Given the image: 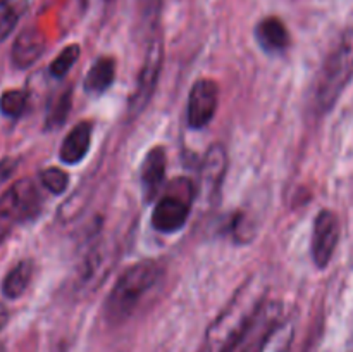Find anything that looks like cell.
Here are the masks:
<instances>
[{
	"label": "cell",
	"instance_id": "cell-1",
	"mask_svg": "<svg viewBox=\"0 0 353 352\" xmlns=\"http://www.w3.org/2000/svg\"><path fill=\"white\" fill-rule=\"evenodd\" d=\"M264 302L265 286L250 278L238 289L223 313L209 326L205 333V352L240 351L255 330Z\"/></svg>",
	"mask_w": 353,
	"mask_h": 352
},
{
	"label": "cell",
	"instance_id": "cell-2",
	"mask_svg": "<svg viewBox=\"0 0 353 352\" xmlns=\"http://www.w3.org/2000/svg\"><path fill=\"white\" fill-rule=\"evenodd\" d=\"M353 78V24L338 37L314 81V109L326 114L336 106Z\"/></svg>",
	"mask_w": 353,
	"mask_h": 352
},
{
	"label": "cell",
	"instance_id": "cell-3",
	"mask_svg": "<svg viewBox=\"0 0 353 352\" xmlns=\"http://www.w3.org/2000/svg\"><path fill=\"white\" fill-rule=\"evenodd\" d=\"M161 264L154 259H143L130 266L117 278L105 302V320L112 324L124 323L145 295L161 278Z\"/></svg>",
	"mask_w": 353,
	"mask_h": 352
},
{
	"label": "cell",
	"instance_id": "cell-4",
	"mask_svg": "<svg viewBox=\"0 0 353 352\" xmlns=\"http://www.w3.org/2000/svg\"><path fill=\"white\" fill-rule=\"evenodd\" d=\"M41 197L31 179H19L0 195V245L17 224L40 213Z\"/></svg>",
	"mask_w": 353,
	"mask_h": 352
},
{
	"label": "cell",
	"instance_id": "cell-5",
	"mask_svg": "<svg viewBox=\"0 0 353 352\" xmlns=\"http://www.w3.org/2000/svg\"><path fill=\"white\" fill-rule=\"evenodd\" d=\"M162 62H164V45H162V38L157 35L148 43L143 64H141L140 72H138L137 86H134L130 106H128L131 116L140 114L148 104V100L152 99V93L157 86L159 76H161L162 71Z\"/></svg>",
	"mask_w": 353,
	"mask_h": 352
},
{
	"label": "cell",
	"instance_id": "cell-6",
	"mask_svg": "<svg viewBox=\"0 0 353 352\" xmlns=\"http://www.w3.org/2000/svg\"><path fill=\"white\" fill-rule=\"evenodd\" d=\"M340 237L341 226L338 214L331 209L319 211L314 219L312 242H310V254L317 268L324 269L330 266L340 244Z\"/></svg>",
	"mask_w": 353,
	"mask_h": 352
},
{
	"label": "cell",
	"instance_id": "cell-7",
	"mask_svg": "<svg viewBox=\"0 0 353 352\" xmlns=\"http://www.w3.org/2000/svg\"><path fill=\"white\" fill-rule=\"evenodd\" d=\"M219 102V88L216 81L209 78H200L193 83L188 95L186 121L192 130H202L216 116Z\"/></svg>",
	"mask_w": 353,
	"mask_h": 352
},
{
	"label": "cell",
	"instance_id": "cell-8",
	"mask_svg": "<svg viewBox=\"0 0 353 352\" xmlns=\"http://www.w3.org/2000/svg\"><path fill=\"white\" fill-rule=\"evenodd\" d=\"M190 192L164 195L152 211V226L159 233H176L186 224L190 216Z\"/></svg>",
	"mask_w": 353,
	"mask_h": 352
},
{
	"label": "cell",
	"instance_id": "cell-9",
	"mask_svg": "<svg viewBox=\"0 0 353 352\" xmlns=\"http://www.w3.org/2000/svg\"><path fill=\"white\" fill-rule=\"evenodd\" d=\"M165 164H168V157H165L164 147H154L145 155L140 168L141 193H143L145 202H152L161 192L165 178Z\"/></svg>",
	"mask_w": 353,
	"mask_h": 352
},
{
	"label": "cell",
	"instance_id": "cell-10",
	"mask_svg": "<svg viewBox=\"0 0 353 352\" xmlns=\"http://www.w3.org/2000/svg\"><path fill=\"white\" fill-rule=\"evenodd\" d=\"M45 45H47L45 35L38 28H28L21 31L14 41L10 61L17 69L31 68L43 55Z\"/></svg>",
	"mask_w": 353,
	"mask_h": 352
},
{
	"label": "cell",
	"instance_id": "cell-11",
	"mask_svg": "<svg viewBox=\"0 0 353 352\" xmlns=\"http://www.w3.org/2000/svg\"><path fill=\"white\" fill-rule=\"evenodd\" d=\"M228 169V154L221 144L210 145L202 161V186L207 195L216 197Z\"/></svg>",
	"mask_w": 353,
	"mask_h": 352
},
{
	"label": "cell",
	"instance_id": "cell-12",
	"mask_svg": "<svg viewBox=\"0 0 353 352\" xmlns=\"http://www.w3.org/2000/svg\"><path fill=\"white\" fill-rule=\"evenodd\" d=\"M92 131L93 124L90 121H81L65 135L59 150V157L64 164H78L85 159L92 144Z\"/></svg>",
	"mask_w": 353,
	"mask_h": 352
},
{
	"label": "cell",
	"instance_id": "cell-13",
	"mask_svg": "<svg viewBox=\"0 0 353 352\" xmlns=\"http://www.w3.org/2000/svg\"><path fill=\"white\" fill-rule=\"evenodd\" d=\"M255 40L268 54H281L290 45V33L279 17L269 16L255 28Z\"/></svg>",
	"mask_w": 353,
	"mask_h": 352
},
{
	"label": "cell",
	"instance_id": "cell-14",
	"mask_svg": "<svg viewBox=\"0 0 353 352\" xmlns=\"http://www.w3.org/2000/svg\"><path fill=\"white\" fill-rule=\"evenodd\" d=\"M295 338V326L290 320H278L259 338L254 352H288Z\"/></svg>",
	"mask_w": 353,
	"mask_h": 352
},
{
	"label": "cell",
	"instance_id": "cell-15",
	"mask_svg": "<svg viewBox=\"0 0 353 352\" xmlns=\"http://www.w3.org/2000/svg\"><path fill=\"white\" fill-rule=\"evenodd\" d=\"M114 76H116V61L107 55L99 57L86 72L85 90L92 95H100L112 85Z\"/></svg>",
	"mask_w": 353,
	"mask_h": 352
},
{
	"label": "cell",
	"instance_id": "cell-16",
	"mask_svg": "<svg viewBox=\"0 0 353 352\" xmlns=\"http://www.w3.org/2000/svg\"><path fill=\"white\" fill-rule=\"evenodd\" d=\"M34 266L30 259H23L17 262L2 282V293L7 299L14 300L19 299L24 292H26L28 285H30L31 278H33Z\"/></svg>",
	"mask_w": 353,
	"mask_h": 352
},
{
	"label": "cell",
	"instance_id": "cell-17",
	"mask_svg": "<svg viewBox=\"0 0 353 352\" xmlns=\"http://www.w3.org/2000/svg\"><path fill=\"white\" fill-rule=\"evenodd\" d=\"M24 9L26 0H0V43L12 33Z\"/></svg>",
	"mask_w": 353,
	"mask_h": 352
},
{
	"label": "cell",
	"instance_id": "cell-18",
	"mask_svg": "<svg viewBox=\"0 0 353 352\" xmlns=\"http://www.w3.org/2000/svg\"><path fill=\"white\" fill-rule=\"evenodd\" d=\"M71 92H62L61 95L55 100H52L50 107L47 110V117H45V126L48 130H54L64 124V121L68 119L69 113H71Z\"/></svg>",
	"mask_w": 353,
	"mask_h": 352
},
{
	"label": "cell",
	"instance_id": "cell-19",
	"mask_svg": "<svg viewBox=\"0 0 353 352\" xmlns=\"http://www.w3.org/2000/svg\"><path fill=\"white\" fill-rule=\"evenodd\" d=\"M28 104V95L23 90H7L0 95V113L6 117L16 119L24 113Z\"/></svg>",
	"mask_w": 353,
	"mask_h": 352
},
{
	"label": "cell",
	"instance_id": "cell-20",
	"mask_svg": "<svg viewBox=\"0 0 353 352\" xmlns=\"http://www.w3.org/2000/svg\"><path fill=\"white\" fill-rule=\"evenodd\" d=\"M79 54H81V48H79V45L76 43L68 45L65 48H62L61 54L52 61L50 75L54 76L55 79L64 78V76L71 71L72 66L76 64V61L79 59Z\"/></svg>",
	"mask_w": 353,
	"mask_h": 352
},
{
	"label": "cell",
	"instance_id": "cell-21",
	"mask_svg": "<svg viewBox=\"0 0 353 352\" xmlns=\"http://www.w3.org/2000/svg\"><path fill=\"white\" fill-rule=\"evenodd\" d=\"M41 185L48 190V192L55 193V195H61L65 192L69 185V176L68 173L62 171L61 168H47L41 171L40 175Z\"/></svg>",
	"mask_w": 353,
	"mask_h": 352
},
{
	"label": "cell",
	"instance_id": "cell-22",
	"mask_svg": "<svg viewBox=\"0 0 353 352\" xmlns=\"http://www.w3.org/2000/svg\"><path fill=\"white\" fill-rule=\"evenodd\" d=\"M16 168H17L16 159L6 157L0 161V185L12 176V173L16 171Z\"/></svg>",
	"mask_w": 353,
	"mask_h": 352
},
{
	"label": "cell",
	"instance_id": "cell-23",
	"mask_svg": "<svg viewBox=\"0 0 353 352\" xmlns=\"http://www.w3.org/2000/svg\"><path fill=\"white\" fill-rule=\"evenodd\" d=\"M7 320H9V313H7V309L3 304H0V331H2L3 326L7 324Z\"/></svg>",
	"mask_w": 353,
	"mask_h": 352
},
{
	"label": "cell",
	"instance_id": "cell-24",
	"mask_svg": "<svg viewBox=\"0 0 353 352\" xmlns=\"http://www.w3.org/2000/svg\"><path fill=\"white\" fill-rule=\"evenodd\" d=\"M0 352H2V347H0Z\"/></svg>",
	"mask_w": 353,
	"mask_h": 352
}]
</instances>
